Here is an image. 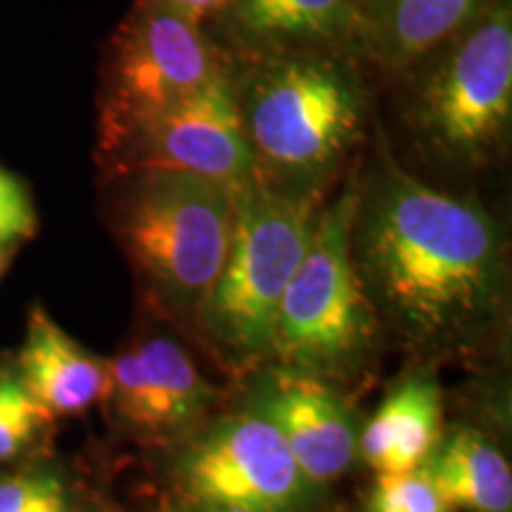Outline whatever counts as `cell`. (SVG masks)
<instances>
[{"label": "cell", "instance_id": "21", "mask_svg": "<svg viewBox=\"0 0 512 512\" xmlns=\"http://www.w3.org/2000/svg\"><path fill=\"white\" fill-rule=\"evenodd\" d=\"M36 230V211L27 188L8 171L0 169V245L31 238Z\"/></svg>", "mask_w": 512, "mask_h": 512}, {"label": "cell", "instance_id": "18", "mask_svg": "<svg viewBox=\"0 0 512 512\" xmlns=\"http://www.w3.org/2000/svg\"><path fill=\"white\" fill-rule=\"evenodd\" d=\"M361 512H456L441 496L425 467L399 475H377Z\"/></svg>", "mask_w": 512, "mask_h": 512}, {"label": "cell", "instance_id": "20", "mask_svg": "<svg viewBox=\"0 0 512 512\" xmlns=\"http://www.w3.org/2000/svg\"><path fill=\"white\" fill-rule=\"evenodd\" d=\"M0 512H67L53 477H15L0 482Z\"/></svg>", "mask_w": 512, "mask_h": 512}, {"label": "cell", "instance_id": "4", "mask_svg": "<svg viewBox=\"0 0 512 512\" xmlns=\"http://www.w3.org/2000/svg\"><path fill=\"white\" fill-rule=\"evenodd\" d=\"M256 169L313 181L358 138L363 95L342 64L292 55L264 64L240 102Z\"/></svg>", "mask_w": 512, "mask_h": 512}, {"label": "cell", "instance_id": "24", "mask_svg": "<svg viewBox=\"0 0 512 512\" xmlns=\"http://www.w3.org/2000/svg\"><path fill=\"white\" fill-rule=\"evenodd\" d=\"M5 264H8V256H5V249L0 245V275L5 271Z\"/></svg>", "mask_w": 512, "mask_h": 512}, {"label": "cell", "instance_id": "14", "mask_svg": "<svg viewBox=\"0 0 512 512\" xmlns=\"http://www.w3.org/2000/svg\"><path fill=\"white\" fill-rule=\"evenodd\" d=\"M441 496L467 512H512L510 463L484 434L458 430L422 465Z\"/></svg>", "mask_w": 512, "mask_h": 512}, {"label": "cell", "instance_id": "13", "mask_svg": "<svg viewBox=\"0 0 512 512\" xmlns=\"http://www.w3.org/2000/svg\"><path fill=\"white\" fill-rule=\"evenodd\" d=\"M441 441V394L427 377L392 389L358 434V456L377 475L420 470Z\"/></svg>", "mask_w": 512, "mask_h": 512}, {"label": "cell", "instance_id": "3", "mask_svg": "<svg viewBox=\"0 0 512 512\" xmlns=\"http://www.w3.org/2000/svg\"><path fill=\"white\" fill-rule=\"evenodd\" d=\"M358 202L361 190L351 185L316 216L280 302L273 354L294 373H347L373 347L375 304L351 254Z\"/></svg>", "mask_w": 512, "mask_h": 512}, {"label": "cell", "instance_id": "19", "mask_svg": "<svg viewBox=\"0 0 512 512\" xmlns=\"http://www.w3.org/2000/svg\"><path fill=\"white\" fill-rule=\"evenodd\" d=\"M107 366H110V394L107 396L114 399L121 418L140 432L162 434L150 382H147L143 366H140L136 349L124 351Z\"/></svg>", "mask_w": 512, "mask_h": 512}, {"label": "cell", "instance_id": "12", "mask_svg": "<svg viewBox=\"0 0 512 512\" xmlns=\"http://www.w3.org/2000/svg\"><path fill=\"white\" fill-rule=\"evenodd\" d=\"M17 373L53 418L88 411L110 394V366L74 342L43 309L31 311Z\"/></svg>", "mask_w": 512, "mask_h": 512}, {"label": "cell", "instance_id": "9", "mask_svg": "<svg viewBox=\"0 0 512 512\" xmlns=\"http://www.w3.org/2000/svg\"><path fill=\"white\" fill-rule=\"evenodd\" d=\"M133 169L207 178L228 190L259 178L240 100L223 69L190 98L157 114L119 147Z\"/></svg>", "mask_w": 512, "mask_h": 512}, {"label": "cell", "instance_id": "11", "mask_svg": "<svg viewBox=\"0 0 512 512\" xmlns=\"http://www.w3.org/2000/svg\"><path fill=\"white\" fill-rule=\"evenodd\" d=\"M491 0H351L349 34L384 67H403L456 38Z\"/></svg>", "mask_w": 512, "mask_h": 512}, {"label": "cell", "instance_id": "1", "mask_svg": "<svg viewBox=\"0 0 512 512\" xmlns=\"http://www.w3.org/2000/svg\"><path fill=\"white\" fill-rule=\"evenodd\" d=\"M356 261L375 302L418 339L460 335L498 297L503 245L477 204L384 162L354 219Z\"/></svg>", "mask_w": 512, "mask_h": 512}, {"label": "cell", "instance_id": "2", "mask_svg": "<svg viewBox=\"0 0 512 512\" xmlns=\"http://www.w3.org/2000/svg\"><path fill=\"white\" fill-rule=\"evenodd\" d=\"M316 226L311 200L254 178L233 190L226 261L204 299L202 328L238 361L273 354L283 294Z\"/></svg>", "mask_w": 512, "mask_h": 512}, {"label": "cell", "instance_id": "8", "mask_svg": "<svg viewBox=\"0 0 512 512\" xmlns=\"http://www.w3.org/2000/svg\"><path fill=\"white\" fill-rule=\"evenodd\" d=\"M183 501L264 512H306L316 486L306 482L275 425L254 408L228 415L176 456Z\"/></svg>", "mask_w": 512, "mask_h": 512}, {"label": "cell", "instance_id": "5", "mask_svg": "<svg viewBox=\"0 0 512 512\" xmlns=\"http://www.w3.org/2000/svg\"><path fill=\"white\" fill-rule=\"evenodd\" d=\"M233 190L207 178L150 171L124 214V242L159 297L200 309L226 261Z\"/></svg>", "mask_w": 512, "mask_h": 512}, {"label": "cell", "instance_id": "7", "mask_svg": "<svg viewBox=\"0 0 512 512\" xmlns=\"http://www.w3.org/2000/svg\"><path fill=\"white\" fill-rule=\"evenodd\" d=\"M219 72L221 57L200 24L162 5L138 3L117 38L107 76V145L119 150L133 131Z\"/></svg>", "mask_w": 512, "mask_h": 512}, {"label": "cell", "instance_id": "16", "mask_svg": "<svg viewBox=\"0 0 512 512\" xmlns=\"http://www.w3.org/2000/svg\"><path fill=\"white\" fill-rule=\"evenodd\" d=\"M233 22L254 38H347L351 0H230Z\"/></svg>", "mask_w": 512, "mask_h": 512}, {"label": "cell", "instance_id": "10", "mask_svg": "<svg viewBox=\"0 0 512 512\" xmlns=\"http://www.w3.org/2000/svg\"><path fill=\"white\" fill-rule=\"evenodd\" d=\"M252 408L273 422L306 482L316 489L342 477L358 456L354 418L311 375L280 370L261 387Z\"/></svg>", "mask_w": 512, "mask_h": 512}, {"label": "cell", "instance_id": "23", "mask_svg": "<svg viewBox=\"0 0 512 512\" xmlns=\"http://www.w3.org/2000/svg\"><path fill=\"white\" fill-rule=\"evenodd\" d=\"M162 512H264V510H249L238 508V505H219V503H195V501H181L164 505Z\"/></svg>", "mask_w": 512, "mask_h": 512}, {"label": "cell", "instance_id": "22", "mask_svg": "<svg viewBox=\"0 0 512 512\" xmlns=\"http://www.w3.org/2000/svg\"><path fill=\"white\" fill-rule=\"evenodd\" d=\"M138 3L162 5V8H169V10L178 12V15L192 19V22L202 24L209 15L228 8L230 0H138Z\"/></svg>", "mask_w": 512, "mask_h": 512}, {"label": "cell", "instance_id": "17", "mask_svg": "<svg viewBox=\"0 0 512 512\" xmlns=\"http://www.w3.org/2000/svg\"><path fill=\"white\" fill-rule=\"evenodd\" d=\"M53 420L17 370L0 368V463L22 453L46 422Z\"/></svg>", "mask_w": 512, "mask_h": 512}, {"label": "cell", "instance_id": "6", "mask_svg": "<svg viewBox=\"0 0 512 512\" xmlns=\"http://www.w3.org/2000/svg\"><path fill=\"white\" fill-rule=\"evenodd\" d=\"M418 95V121L444 155L484 159L512 117V12L496 0L456 38Z\"/></svg>", "mask_w": 512, "mask_h": 512}, {"label": "cell", "instance_id": "15", "mask_svg": "<svg viewBox=\"0 0 512 512\" xmlns=\"http://www.w3.org/2000/svg\"><path fill=\"white\" fill-rule=\"evenodd\" d=\"M136 354L150 382L159 415V432L181 434L190 430L214 401V392L197 373L192 358L169 337L147 339Z\"/></svg>", "mask_w": 512, "mask_h": 512}]
</instances>
